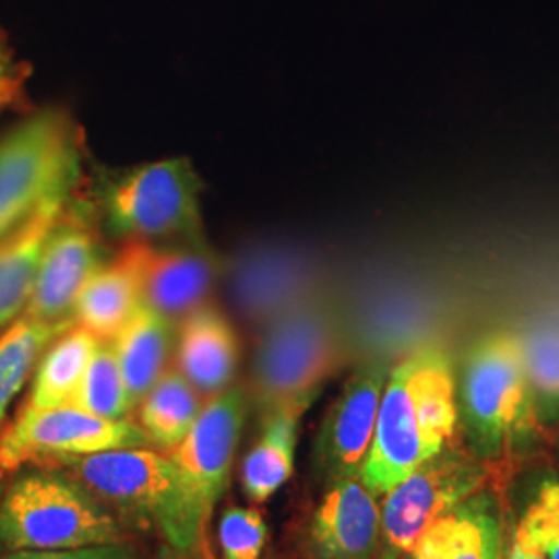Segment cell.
<instances>
[{"label":"cell","mask_w":559,"mask_h":559,"mask_svg":"<svg viewBox=\"0 0 559 559\" xmlns=\"http://www.w3.org/2000/svg\"><path fill=\"white\" fill-rule=\"evenodd\" d=\"M75 320L40 321L20 316L0 336V420L36 369L44 350Z\"/></svg>","instance_id":"23"},{"label":"cell","mask_w":559,"mask_h":559,"mask_svg":"<svg viewBox=\"0 0 559 559\" xmlns=\"http://www.w3.org/2000/svg\"><path fill=\"white\" fill-rule=\"evenodd\" d=\"M96 498L154 524L168 545L179 537V479L168 456L150 448L55 459Z\"/></svg>","instance_id":"8"},{"label":"cell","mask_w":559,"mask_h":559,"mask_svg":"<svg viewBox=\"0 0 559 559\" xmlns=\"http://www.w3.org/2000/svg\"><path fill=\"white\" fill-rule=\"evenodd\" d=\"M110 344L127 392L133 406H138L166 373L173 344V321L141 302Z\"/></svg>","instance_id":"18"},{"label":"cell","mask_w":559,"mask_h":559,"mask_svg":"<svg viewBox=\"0 0 559 559\" xmlns=\"http://www.w3.org/2000/svg\"><path fill=\"white\" fill-rule=\"evenodd\" d=\"M20 69H17L15 60L11 57L7 44L0 40V104L11 98V94L20 85Z\"/></svg>","instance_id":"29"},{"label":"cell","mask_w":559,"mask_h":559,"mask_svg":"<svg viewBox=\"0 0 559 559\" xmlns=\"http://www.w3.org/2000/svg\"><path fill=\"white\" fill-rule=\"evenodd\" d=\"M400 559H503L498 501L480 489L431 522Z\"/></svg>","instance_id":"16"},{"label":"cell","mask_w":559,"mask_h":559,"mask_svg":"<svg viewBox=\"0 0 559 559\" xmlns=\"http://www.w3.org/2000/svg\"><path fill=\"white\" fill-rule=\"evenodd\" d=\"M378 498L360 479L330 483L309 524L316 559H373L380 551Z\"/></svg>","instance_id":"14"},{"label":"cell","mask_w":559,"mask_h":559,"mask_svg":"<svg viewBox=\"0 0 559 559\" xmlns=\"http://www.w3.org/2000/svg\"><path fill=\"white\" fill-rule=\"evenodd\" d=\"M503 559H547L540 554L539 547L528 539L520 528L514 531L512 543L508 554H503Z\"/></svg>","instance_id":"30"},{"label":"cell","mask_w":559,"mask_h":559,"mask_svg":"<svg viewBox=\"0 0 559 559\" xmlns=\"http://www.w3.org/2000/svg\"><path fill=\"white\" fill-rule=\"evenodd\" d=\"M80 180L60 185L29 218L0 237V330L20 318L32 297L41 249L59 222L62 210L75 195Z\"/></svg>","instance_id":"15"},{"label":"cell","mask_w":559,"mask_h":559,"mask_svg":"<svg viewBox=\"0 0 559 559\" xmlns=\"http://www.w3.org/2000/svg\"><path fill=\"white\" fill-rule=\"evenodd\" d=\"M4 487H7V485L0 479V498H2V493H4Z\"/></svg>","instance_id":"32"},{"label":"cell","mask_w":559,"mask_h":559,"mask_svg":"<svg viewBox=\"0 0 559 559\" xmlns=\"http://www.w3.org/2000/svg\"><path fill=\"white\" fill-rule=\"evenodd\" d=\"M177 362L182 378L200 394L216 396L230 388L239 365V342L218 309L201 305L180 330Z\"/></svg>","instance_id":"17"},{"label":"cell","mask_w":559,"mask_h":559,"mask_svg":"<svg viewBox=\"0 0 559 559\" xmlns=\"http://www.w3.org/2000/svg\"><path fill=\"white\" fill-rule=\"evenodd\" d=\"M201 191L200 177L187 158L141 164L104 189L106 226L124 240L201 242Z\"/></svg>","instance_id":"5"},{"label":"cell","mask_w":559,"mask_h":559,"mask_svg":"<svg viewBox=\"0 0 559 559\" xmlns=\"http://www.w3.org/2000/svg\"><path fill=\"white\" fill-rule=\"evenodd\" d=\"M487 471L471 450L445 445L396 483L380 506V559H400L423 531L483 489Z\"/></svg>","instance_id":"9"},{"label":"cell","mask_w":559,"mask_h":559,"mask_svg":"<svg viewBox=\"0 0 559 559\" xmlns=\"http://www.w3.org/2000/svg\"><path fill=\"white\" fill-rule=\"evenodd\" d=\"M0 559H135V554L127 543H112L64 551H7Z\"/></svg>","instance_id":"28"},{"label":"cell","mask_w":559,"mask_h":559,"mask_svg":"<svg viewBox=\"0 0 559 559\" xmlns=\"http://www.w3.org/2000/svg\"><path fill=\"white\" fill-rule=\"evenodd\" d=\"M195 551H198V549H177V547L164 543L156 559H200Z\"/></svg>","instance_id":"31"},{"label":"cell","mask_w":559,"mask_h":559,"mask_svg":"<svg viewBox=\"0 0 559 559\" xmlns=\"http://www.w3.org/2000/svg\"><path fill=\"white\" fill-rule=\"evenodd\" d=\"M222 559H260L267 543V524L258 510L228 508L218 524Z\"/></svg>","instance_id":"27"},{"label":"cell","mask_w":559,"mask_h":559,"mask_svg":"<svg viewBox=\"0 0 559 559\" xmlns=\"http://www.w3.org/2000/svg\"><path fill=\"white\" fill-rule=\"evenodd\" d=\"M520 531L547 559H559V479H545L528 501Z\"/></svg>","instance_id":"26"},{"label":"cell","mask_w":559,"mask_h":559,"mask_svg":"<svg viewBox=\"0 0 559 559\" xmlns=\"http://www.w3.org/2000/svg\"><path fill=\"white\" fill-rule=\"evenodd\" d=\"M459 420L468 450L483 460H498L528 445L539 419L520 334L493 332L468 353L460 385Z\"/></svg>","instance_id":"2"},{"label":"cell","mask_w":559,"mask_h":559,"mask_svg":"<svg viewBox=\"0 0 559 559\" xmlns=\"http://www.w3.org/2000/svg\"><path fill=\"white\" fill-rule=\"evenodd\" d=\"M300 417L299 411H278L265 417L260 441L245 456L240 468L247 500L263 503L293 477Z\"/></svg>","instance_id":"20"},{"label":"cell","mask_w":559,"mask_h":559,"mask_svg":"<svg viewBox=\"0 0 559 559\" xmlns=\"http://www.w3.org/2000/svg\"><path fill=\"white\" fill-rule=\"evenodd\" d=\"M526 380L539 425L559 420V323H539L520 334Z\"/></svg>","instance_id":"24"},{"label":"cell","mask_w":559,"mask_h":559,"mask_svg":"<svg viewBox=\"0 0 559 559\" xmlns=\"http://www.w3.org/2000/svg\"><path fill=\"white\" fill-rule=\"evenodd\" d=\"M124 543L119 520L71 475L34 471L4 487L0 549L64 551Z\"/></svg>","instance_id":"3"},{"label":"cell","mask_w":559,"mask_h":559,"mask_svg":"<svg viewBox=\"0 0 559 559\" xmlns=\"http://www.w3.org/2000/svg\"><path fill=\"white\" fill-rule=\"evenodd\" d=\"M140 420L152 445L173 450L185 440L200 417V392L179 369H166L158 383L141 400Z\"/></svg>","instance_id":"22"},{"label":"cell","mask_w":559,"mask_h":559,"mask_svg":"<svg viewBox=\"0 0 559 559\" xmlns=\"http://www.w3.org/2000/svg\"><path fill=\"white\" fill-rule=\"evenodd\" d=\"M150 445L147 436L133 420L100 419L69 404L46 411L25 408L0 438V479L32 460Z\"/></svg>","instance_id":"10"},{"label":"cell","mask_w":559,"mask_h":559,"mask_svg":"<svg viewBox=\"0 0 559 559\" xmlns=\"http://www.w3.org/2000/svg\"><path fill=\"white\" fill-rule=\"evenodd\" d=\"M245 419V390L226 388L201 408L200 417L185 440L168 450L166 456L179 479L177 549L200 547L203 528L230 477Z\"/></svg>","instance_id":"6"},{"label":"cell","mask_w":559,"mask_h":559,"mask_svg":"<svg viewBox=\"0 0 559 559\" xmlns=\"http://www.w3.org/2000/svg\"><path fill=\"white\" fill-rule=\"evenodd\" d=\"M141 305L140 284L133 267L117 255L87 278L75 300V323L96 338H115Z\"/></svg>","instance_id":"19"},{"label":"cell","mask_w":559,"mask_h":559,"mask_svg":"<svg viewBox=\"0 0 559 559\" xmlns=\"http://www.w3.org/2000/svg\"><path fill=\"white\" fill-rule=\"evenodd\" d=\"M80 147L75 122L59 108L21 120L0 140V237L60 185L80 180Z\"/></svg>","instance_id":"7"},{"label":"cell","mask_w":559,"mask_h":559,"mask_svg":"<svg viewBox=\"0 0 559 559\" xmlns=\"http://www.w3.org/2000/svg\"><path fill=\"white\" fill-rule=\"evenodd\" d=\"M69 406L110 420L127 419V415L135 408L122 381L110 342L102 340L96 346L73 399L69 400Z\"/></svg>","instance_id":"25"},{"label":"cell","mask_w":559,"mask_h":559,"mask_svg":"<svg viewBox=\"0 0 559 559\" xmlns=\"http://www.w3.org/2000/svg\"><path fill=\"white\" fill-rule=\"evenodd\" d=\"M340 340L328 316L295 307L261 336L253 357V396L263 417L278 411L305 413L338 369Z\"/></svg>","instance_id":"4"},{"label":"cell","mask_w":559,"mask_h":559,"mask_svg":"<svg viewBox=\"0 0 559 559\" xmlns=\"http://www.w3.org/2000/svg\"><path fill=\"white\" fill-rule=\"evenodd\" d=\"M459 431L456 376L440 348H419L390 369L360 483L385 496Z\"/></svg>","instance_id":"1"},{"label":"cell","mask_w":559,"mask_h":559,"mask_svg":"<svg viewBox=\"0 0 559 559\" xmlns=\"http://www.w3.org/2000/svg\"><path fill=\"white\" fill-rule=\"evenodd\" d=\"M388 373L390 367L383 362L365 365L330 406L316 441V468L328 483L359 477L373 440Z\"/></svg>","instance_id":"12"},{"label":"cell","mask_w":559,"mask_h":559,"mask_svg":"<svg viewBox=\"0 0 559 559\" xmlns=\"http://www.w3.org/2000/svg\"><path fill=\"white\" fill-rule=\"evenodd\" d=\"M102 340L96 338L81 325L69 328L60 334L40 357L36 365V376L27 400V411H46L67 406L80 385L83 371L92 359L96 346Z\"/></svg>","instance_id":"21"},{"label":"cell","mask_w":559,"mask_h":559,"mask_svg":"<svg viewBox=\"0 0 559 559\" xmlns=\"http://www.w3.org/2000/svg\"><path fill=\"white\" fill-rule=\"evenodd\" d=\"M119 255L135 272L141 302L170 321L201 307L216 280L214 258L201 242L156 247L150 240H127Z\"/></svg>","instance_id":"13"},{"label":"cell","mask_w":559,"mask_h":559,"mask_svg":"<svg viewBox=\"0 0 559 559\" xmlns=\"http://www.w3.org/2000/svg\"><path fill=\"white\" fill-rule=\"evenodd\" d=\"M102 263L98 228L90 207L73 195L41 249L34 290L21 316L40 321L75 320L73 309L81 288Z\"/></svg>","instance_id":"11"}]
</instances>
